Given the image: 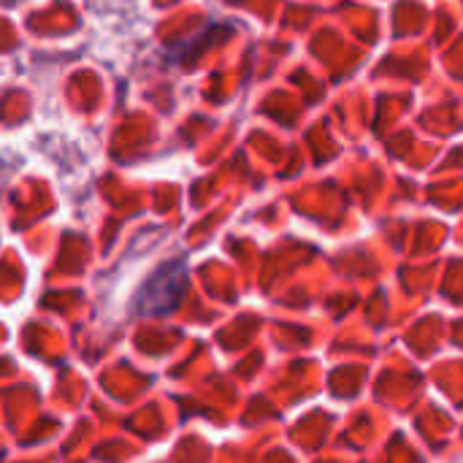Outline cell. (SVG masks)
Returning a JSON list of instances; mask_svg holds the SVG:
<instances>
[{
    "instance_id": "6da1fadb",
    "label": "cell",
    "mask_w": 463,
    "mask_h": 463,
    "mask_svg": "<svg viewBox=\"0 0 463 463\" xmlns=\"http://www.w3.org/2000/svg\"><path fill=\"white\" fill-rule=\"evenodd\" d=\"M184 282H187V271H184L182 263L163 266L141 288V293H138V309L144 315H168V312H174L176 304L182 301Z\"/></svg>"
}]
</instances>
